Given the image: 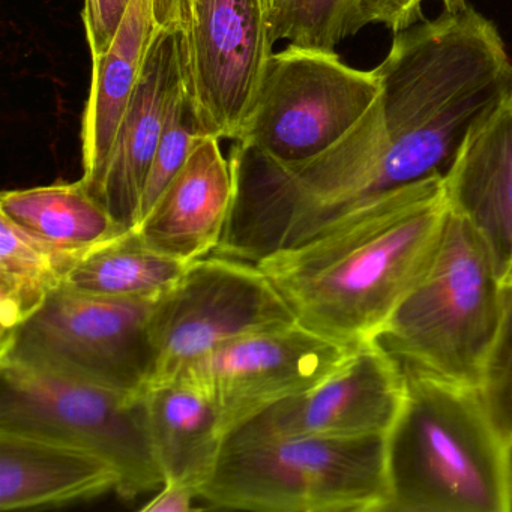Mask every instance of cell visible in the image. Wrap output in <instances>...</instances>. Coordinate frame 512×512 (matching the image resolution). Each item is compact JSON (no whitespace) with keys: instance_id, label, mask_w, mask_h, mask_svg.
I'll return each mask as SVG.
<instances>
[{"instance_id":"obj_12","label":"cell","mask_w":512,"mask_h":512,"mask_svg":"<svg viewBox=\"0 0 512 512\" xmlns=\"http://www.w3.org/2000/svg\"><path fill=\"white\" fill-rule=\"evenodd\" d=\"M403 397L404 377L397 365L365 341L325 382L269 407L241 428L272 436L386 434Z\"/></svg>"},{"instance_id":"obj_11","label":"cell","mask_w":512,"mask_h":512,"mask_svg":"<svg viewBox=\"0 0 512 512\" xmlns=\"http://www.w3.org/2000/svg\"><path fill=\"white\" fill-rule=\"evenodd\" d=\"M359 346L293 322L229 341L187 368L175 382L202 391L217 407L221 427L229 436L269 407L325 382L355 356Z\"/></svg>"},{"instance_id":"obj_5","label":"cell","mask_w":512,"mask_h":512,"mask_svg":"<svg viewBox=\"0 0 512 512\" xmlns=\"http://www.w3.org/2000/svg\"><path fill=\"white\" fill-rule=\"evenodd\" d=\"M385 436H272L238 428L224 439L197 497L211 508L241 511L386 512Z\"/></svg>"},{"instance_id":"obj_15","label":"cell","mask_w":512,"mask_h":512,"mask_svg":"<svg viewBox=\"0 0 512 512\" xmlns=\"http://www.w3.org/2000/svg\"><path fill=\"white\" fill-rule=\"evenodd\" d=\"M454 214L481 235L500 280L512 268V109L508 100L476 125L445 176Z\"/></svg>"},{"instance_id":"obj_4","label":"cell","mask_w":512,"mask_h":512,"mask_svg":"<svg viewBox=\"0 0 512 512\" xmlns=\"http://www.w3.org/2000/svg\"><path fill=\"white\" fill-rule=\"evenodd\" d=\"M502 310L503 283L487 244L451 211L430 268L368 343L401 374L479 389Z\"/></svg>"},{"instance_id":"obj_30","label":"cell","mask_w":512,"mask_h":512,"mask_svg":"<svg viewBox=\"0 0 512 512\" xmlns=\"http://www.w3.org/2000/svg\"><path fill=\"white\" fill-rule=\"evenodd\" d=\"M505 283H512V268L511 271H509V274L506 275L505 281H503V284Z\"/></svg>"},{"instance_id":"obj_13","label":"cell","mask_w":512,"mask_h":512,"mask_svg":"<svg viewBox=\"0 0 512 512\" xmlns=\"http://www.w3.org/2000/svg\"><path fill=\"white\" fill-rule=\"evenodd\" d=\"M184 89L181 34L169 0L97 191L116 221L136 229L149 170L173 103Z\"/></svg>"},{"instance_id":"obj_2","label":"cell","mask_w":512,"mask_h":512,"mask_svg":"<svg viewBox=\"0 0 512 512\" xmlns=\"http://www.w3.org/2000/svg\"><path fill=\"white\" fill-rule=\"evenodd\" d=\"M449 214L445 178L436 176L367 203L257 266L302 326L362 344L424 277Z\"/></svg>"},{"instance_id":"obj_31","label":"cell","mask_w":512,"mask_h":512,"mask_svg":"<svg viewBox=\"0 0 512 512\" xmlns=\"http://www.w3.org/2000/svg\"><path fill=\"white\" fill-rule=\"evenodd\" d=\"M508 104H509V107H511V109H512V89H511V94H509Z\"/></svg>"},{"instance_id":"obj_23","label":"cell","mask_w":512,"mask_h":512,"mask_svg":"<svg viewBox=\"0 0 512 512\" xmlns=\"http://www.w3.org/2000/svg\"><path fill=\"white\" fill-rule=\"evenodd\" d=\"M203 136H209V134H206L205 128L200 122L196 107H194L188 92L185 91L184 83V89L179 92L178 98L170 110L166 128H164L163 136L158 143L151 170H149L145 193H143L140 221L151 211L158 197L178 175L179 170L182 169L185 161L196 148L197 142Z\"/></svg>"},{"instance_id":"obj_22","label":"cell","mask_w":512,"mask_h":512,"mask_svg":"<svg viewBox=\"0 0 512 512\" xmlns=\"http://www.w3.org/2000/svg\"><path fill=\"white\" fill-rule=\"evenodd\" d=\"M359 0H274L272 41L329 50L358 34Z\"/></svg>"},{"instance_id":"obj_25","label":"cell","mask_w":512,"mask_h":512,"mask_svg":"<svg viewBox=\"0 0 512 512\" xmlns=\"http://www.w3.org/2000/svg\"><path fill=\"white\" fill-rule=\"evenodd\" d=\"M130 4L131 0H85L82 16L92 58L109 49Z\"/></svg>"},{"instance_id":"obj_17","label":"cell","mask_w":512,"mask_h":512,"mask_svg":"<svg viewBox=\"0 0 512 512\" xmlns=\"http://www.w3.org/2000/svg\"><path fill=\"white\" fill-rule=\"evenodd\" d=\"M167 5L169 0H131L109 49L92 58L82 124V181L94 197Z\"/></svg>"},{"instance_id":"obj_18","label":"cell","mask_w":512,"mask_h":512,"mask_svg":"<svg viewBox=\"0 0 512 512\" xmlns=\"http://www.w3.org/2000/svg\"><path fill=\"white\" fill-rule=\"evenodd\" d=\"M145 398L164 484L188 485L199 496L226 439L217 407L185 382L155 386L145 392Z\"/></svg>"},{"instance_id":"obj_14","label":"cell","mask_w":512,"mask_h":512,"mask_svg":"<svg viewBox=\"0 0 512 512\" xmlns=\"http://www.w3.org/2000/svg\"><path fill=\"white\" fill-rule=\"evenodd\" d=\"M235 197V175L220 139L203 136L136 232L152 250L190 263L220 245Z\"/></svg>"},{"instance_id":"obj_32","label":"cell","mask_w":512,"mask_h":512,"mask_svg":"<svg viewBox=\"0 0 512 512\" xmlns=\"http://www.w3.org/2000/svg\"><path fill=\"white\" fill-rule=\"evenodd\" d=\"M269 2H271V4H272V2H274V0H269Z\"/></svg>"},{"instance_id":"obj_10","label":"cell","mask_w":512,"mask_h":512,"mask_svg":"<svg viewBox=\"0 0 512 512\" xmlns=\"http://www.w3.org/2000/svg\"><path fill=\"white\" fill-rule=\"evenodd\" d=\"M185 91L206 134L238 137L271 58L269 0H173Z\"/></svg>"},{"instance_id":"obj_8","label":"cell","mask_w":512,"mask_h":512,"mask_svg":"<svg viewBox=\"0 0 512 512\" xmlns=\"http://www.w3.org/2000/svg\"><path fill=\"white\" fill-rule=\"evenodd\" d=\"M380 89L374 70H355L329 50L289 44L269 58L235 142L280 166L307 163L352 131Z\"/></svg>"},{"instance_id":"obj_24","label":"cell","mask_w":512,"mask_h":512,"mask_svg":"<svg viewBox=\"0 0 512 512\" xmlns=\"http://www.w3.org/2000/svg\"><path fill=\"white\" fill-rule=\"evenodd\" d=\"M479 394L503 443L512 439V283L503 284L499 331L482 373Z\"/></svg>"},{"instance_id":"obj_19","label":"cell","mask_w":512,"mask_h":512,"mask_svg":"<svg viewBox=\"0 0 512 512\" xmlns=\"http://www.w3.org/2000/svg\"><path fill=\"white\" fill-rule=\"evenodd\" d=\"M0 215L32 238L65 253L83 254L130 230L92 196L82 179L70 184L4 191L0 196Z\"/></svg>"},{"instance_id":"obj_7","label":"cell","mask_w":512,"mask_h":512,"mask_svg":"<svg viewBox=\"0 0 512 512\" xmlns=\"http://www.w3.org/2000/svg\"><path fill=\"white\" fill-rule=\"evenodd\" d=\"M154 301L101 298L62 286L26 322L0 334V361L142 395L155 368Z\"/></svg>"},{"instance_id":"obj_29","label":"cell","mask_w":512,"mask_h":512,"mask_svg":"<svg viewBox=\"0 0 512 512\" xmlns=\"http://www.w3.org/2000/svg\"><path fill=\"white\" fill-rule=\"evenodd\" d=\"M442 2L445 11H449V13H458L467 7L466 0H442Z\"/></svg>"},{"instance_id":"obj_9","label":"cell","mask_w":512,"mask_h":512,"mask_svg":"<svg viewBox=\"0 0 512 512\" xmlns=\"http://www.w3.org/2000/svg\"><path fill=\"white\" fill-rule=\"evenodd\" d=\"M293 322L295 314L259 266L215 254L193 260L152 308L155 368L148 389L175 382L229 341Z\"/></svg>"},{"instance_id":"obj_28","label":"cell","mask_w":512,"mask_h":512,"mask_svg":"<svg viewBox=\"0 0 512 512\" xmlns=\"http://www.w3.org/2000/svg\"><path fill=\"white\" fill-rule=\"evenodd\" d=\"M506 485H508L509 509L512 511V439L505 443Z\"/></svg>"},{"instance_id":"obj_1","label":"cell","mask_w":512,"mask_h":512,"mask_svg":"<svg viewBox=\"0 0 512 512\" xmlns=\"http://www.w3.org/2000/svg\"><path fill=\"white\" fill-rule=\"evenodd\" d=\"M374 71L376 103L314 160L280 166L235 142V197L217 256L257 265L385 194L445 178L470 131L512 89L499 31L470 7L398 32Z\"/></svg>"},{"instance_id":"obj_3","label":"cell","mask_w":512,"mask_h":512,"mask_svg":"<svg viewBox=\"0 0 512 512\" xmlns=\"http://www.w3.org/2000/svg\"><path fill=\"white\" fill-rule=\"evenodd\" d=\"M386 433V512H511L505 443L479 389L403 374Z\"/></svg>"},{"instance_id":"obj_16","label":"cell","mask_w":512,"mask_h":512,"mask_svg":"<svg viewBox=\"0 0 512 512\" xmlns=\"http://www.w3.org/2000/svg\"><path fill=\"white\" fill-rule=\"evenodd\" d=\"M109 461L77 446L0 431V509L58 508L118 491Z\"/></svg>"},{"instance_id":"obj_21","label":"cell","mask_w":512,"mask_h":512,"mask_svg":"<svg viewBox=\"0 0 512 512\" xmlns=\"http://www.w3.org/2000/svg\"><path fill=\"white\" fill-rule=\"evenodd\" d=\"M80 256L32 238L0 215V332L34 316L64 286Z\"/></svg>"},{"instance_id":"obj_6","label":"cell","mask_w":512,"mask_h":512,"mask_svg":"<svg viewBox=\"0 0 512 512\" xmlns=\"http://www.w3.org/2000/svg\"><path fill=\"white\" fill-rule=\"evenodd\" d=\"M0 431L94 452L118 469L116 493L134 499L163 488L145 394L131 395L0 361Z\"/></svg>"},{"instance_id":"obj_20","label":"cell","mask_w":512,"mask_h":512,"mask_svg":"<svg viewBox=\"0 0 512 512\" xmlns=\"http://www.w3.org/2000/svg\"><path fill=\"white\" fill-rule=\"evenodd\" d=\"M187 266L152 250L131 229L85 251L64 286L101 298L154 301L178 283Z\"/></svg>"},{"instance_id":"obj_27","label":"cell","mask_w":512,"mask_h":512,"mask_svg":"<svg viewBox=\"0 0 512 512\" xmlns=\"http://www.w3.org/2000/svg\"><path fill=\"white\" fill-rule=\"evenodd\" d=\"M197 493L184 484H164L151 502L142 506V512H190Z\"/></svg>"},{"instance_id":"obj_26","label":"cell","mask_w":512,"mask_h":512,"mask_svg":"<svg viewBox=\"0 0 512 512\" xmlns=\"http://www.w3.org/2000/svg\"><path fill=\"white\" fill-rule=\"evenodd\" d=\"M425 0H359L358 31L368 25H382L398 34L425 20Z\"/></svg>"}]
</instances>
